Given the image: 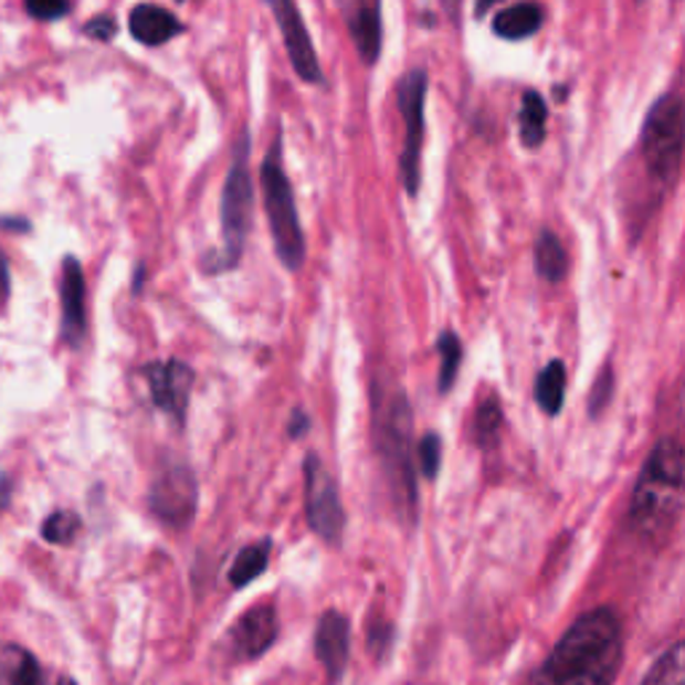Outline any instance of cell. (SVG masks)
Returning <instances> with one entry per match:
<instances>
[{
	"label": "cell",
	"mask_w": 685,
	"mask_h": 685,
	"mask_svg": "<svg viewBox=\"0 0 685 685\" xmlns=\"http://www.w3.org/2000/svg\"><path fill=\"white\" fill-rule=\"evenodd\" d=\"M621 624L611 608L583 613L525 685H611L621 664Z\"/></svg>",
	"instance_id": "1"
},
{
	"label": "cell",
	"mask_w": 685,
	"mask_h": 685,
	"mask_svg": "<svg viewBox=\"0 0 685 685\" xmlns=\"http://www.w3.org/2000/svg\"><path fill=\"white\" fill-rule=\"evenodd\" d=\"M683 509V447L675 436L658 442L634 487L630 523L649 544H667Z\"/></svg>",
	"instance_id": "2"
},
{
	"label": "cell",
	"mask_w": 685,
	"mask_h": 685,
	"mask_svg": "<svg viewBox=\"0 0 685 685\" xmlns=\"http://www.w3.org/2000/svg\"><path fill=\"white\" fill-rule=\"evenodd\" d=\"M376 445L383 463L386 482L402 519H415V472H412V410L402 394L386 399L378 415Z\"/></svg>",
	"instance_id": "3"
},
{
	"label": "cell",
	"mask_w": 685,
	"mask_h": 685,
	"mask_svg": "<svg viewBox=\"0 0 685 685\" xmlns=\"http://www.w3.org/2000/svg\"><path fill=\"white\" fill-rule=\"evenodd\" d=\"M260 186H263L265 214H268L276 257L282 260L284 268L297 271L306 260V239H303L301 218H297L295 193H292L287 171H284L282 131L276 135L263 167H260Z\"/></svg>",
	"instance_id": "4"
},
{
	"label": "cell",
	"mask_w": 685,
	"mask_h": 685,
	"mask_svg": "<svg viewBox=\"0 0 685 685\" xmlns=\"http://www.w3.org/2000/svg\"><path fill=\"white\" fill-rule=\"evenodd\" d=\"M250 135H241L239 143L233 145L231 169H228V180L223 190V250L214 257L212 271H231L236 268L241 252H244L246 233L252 225V207H255V188H252L250 177Z\"/></svg>",
	"instance_id": "5"
},
{
	"label": "cell",
	"mask_w": 685,
	"mask_h": 685,
	"mask_svg": "<svg viewBox=\"0 0 685 685\" xmlns=\"http://www.w3.org/2000/svg\"><path fill=\"white\" fill-rule=\"evenodd\" d=\"M640 148H643V161L653 180L667 188L677 177L683 154V105L677 94H664L651 107L643 124Z\"/></svg>",
	"instance_id": "6"
},
{
	"label": "cell",
	"mask_w": 685,
	"mask_h": 685,
	"mask_svg": "<svg viewBox=\"0 0 685 685\" xmlns=\"http://www.w3.org/2000/svg\"><path fill=\"white\" fill-rule=\"evenodd\" d=\"M426 86L429 78L423 70H410L402 81H399L397 99L399 113L404 118V145L402 158H399V177H402V188L408 196L418 193L421 186V148H423V126H426V116H423V105H426Z\"/></svg>",
	"instance_id": "7"
},
{
	"label": "cell",
	"mask_w": 685,
	"mask_h": 685,
	"mask_svg": "<svg viewBox=\"0 0 685 685\" xmlns=\"http://www.w3.org/2000/svg\"><path fill=\"white\" fill-rule=\"evenodd\" d=\"M303 474H306V512L310 528L335 544L342 536V528H346V512L340 506L338 485L329 477L319 455L314 453H308Z\"/></svg>",
	"instance_id": "8"
},
{
	"label": "cell",
	"mask_w": 685,
	"mask_h": 685,
	"mask_svg": "<svg viewBox=\"0 0 685 685\" xmlns=\"http://www.w3.org/2000/svg\"><path fill=\"white\" fill-rule=\"evenodd\" d=\"M265 3L274 11V19L278 30H282L284 46H287L295 73L301 75L306 84H322L325 75H322L319 56H316V49L314 43H310V35L306 24H303V17L301 11H297L295 0H265Z\"/></svg>",
	"instance_id": "9"
},
{
	"label": "cell",
	"mask_w": 685,
	"mask_h": 685,
	"mask_svg": "<svg viewBox=\"0 0 685 685\" xmlns=\"http://www.w3.org/2000/svg\"><path fill=\"white\" fill-rule=\"evenodd\" d=\"M150 509L158 519L175 528H186L196 514V479L188 466H169L154 482Z\"/></svg>",
	"instance_id": "10"
},
{
	"label": "cell",
	"mask_w": 685,
	"mask_h": 685,
	"mask_svg": "<svg viewBox=\"0 0 685 685\" xmlns=\"http://www.w3.org/2000/svg\"><path fill=\"white\" fill-rule=\"evenodd\" d=\"M145 378H148L156 408H161L175 421H186L190 389H193V370L186 361H156L145 370Z\"/></svg>",
	"instance_id": "11"
},
{
	"label": "cell",
	"mask_w": 685,
	"mask_h": 685,
	"mask_svg": "<svg viewBox=\"0 0 685 685\" xmlns=\"http://www.w3.org/2000/svg\"><path fill=\"white\" fill-rule=\"evenodd\" d=\"M342 22L348 24L354 43H357L359 60L365 65H376L383 43V17H380V0H338Z\"/></svg>",
	"instance_id": "12"
},
{
	"label": "cell",
	"mask_w": 685,
	"mask_h": 685,
	"mask_svg": "<svg viewBox=\"0 0 685 685\" xmlns=\"http://www.w3.org/2000/svg\"><path fill=\"white\" fill-rule=\"evenodd\" d=\"M60 301H62V338L70 346H78L86 335V278L84 268L73 255L62 260L60 278Z\"/></svg>",
	"instance_id": "13"
},
{
	"label": "cell",
	"mask_w": 685,
	"mask_h": 685,
	"mask_svg": "<svg viewBox=\"0 0 685 685\" xmlns=\"http://www.w3.org/2000/svg\"><path fill=\"white\" fill-rule=\"evenodd\" d=\"M276 634H278V624H276L274 608L257 605V608H250V611H246L244 616L233 624L228 640H231L233 656L250 662V658L263 656V653L274 645Z\"/></svg>",
	"instance_id": "14"
},
{
	"label": "cell",
	"mask_w": 685,
	"mask_h": 685,
	"mask_svg": "<svg viewBox=\"0 0 685 685\" xmlns=\"http://www.w3.org/2000/svg\"><path fill=\"white\" fill-rule=\"evenodd\" d=\"M348 645H351L348 619L338 611H327L316 626V656L327 670L329 681H340V675L346 672Z\"/></svg>",
	"instance_id": "15"
},
{
	"label": "cell",
	"mask_w": 685,
	"mask_h": 685,
	"mask_svg": "<svg viewBox=\"0 0 685 685\" xmlns=\"http://www.w3.org/2000/svg\"><path fill=\"white\" fill-rule=\"evenodd\" d=\"M129 30L145 46H164L171 38L182 33V24L161 6L139 3L129 14Z\"/></svg>",
	"instance_id": "16"
},
{
	"label": "cell",
	"mask_w": 685,
	"mask_h": 685,
	"mask_svg": "<svg viewBox=\"0 0 685 685\" xmlns=\"http://www.w3.org/2000/svg\"><path fill=\"white\" fill-rule=\"evenodd\" d=\"M541 19H544L541 6L525 0V3H517L512 6V9L500 11V14L493 19V30H496V35L504 38V41H523V38L538 33Z\"/></svg>",
	"instance_id": "17"
},
{
	"label": "cell",
	"mask_w": 685,
	"mask_h": 685,
	"mask_svg": "<svg viewBox=\"0 0 685 685\" xmlns=\"http://www.w3.org/2000/svg\"><path fill=\"white\" fill-rule=\"evenodd\" d=\"M566 365L560 359L549 361L547 367L541 370V376L536 378V402L547 415H557L562 410V402H566Z\"/></svg>",
	"instance_id": "18"
},
{
	"label": "cell",
	"mask_w": 685,
	"mask_h": 685,
	"mask_svg": "<svg viewBox=\"0 0 685 685\" xmlns=\"http://www.w3.org/2000/svg\"><path fill=\"white\" fill-rule=\"evenodd\" d=\"M547 137V103L538 92H525L519 107V139L525 148L536 150Z\"/></svg>",
	"instance_id": "19"
},
{
	"label": "cell",
	"mask_w": 685,
	"mask_h": 685,
	"mask_svg": "<svg viewBox=\"0 0 685 685\" xmlns=\"http://www.w3.org/2000/svg\"><path fill=\"white\" fill-rule=\"evenodd\" d=\"M536 271L551 284L562 282L568 274L566 246L551 231H541V236L536 239Z\"/></svg>",
	"instance_id": "20"
},
{
	"label": "cell",
	"mask_w": 685,
	"mask_h": 685,
	"mask_svg": "<svg viewBox=\"0 0 685 685\" xmlns=\"http://www.w3.org/2000/svg\"><path fill=\"white\" fill-rule=\"evenodd\" d=\"M268 557H271L268 541L250 544V547H244L236 555V560H233L228 579H231L233 587H246V583L255 581L257 576L263 573L265 568H268Z\"/></svg>",
	"instance_id": "21"
},
{
	"label": "cell",
	"mask_w": 685,
	"mask_h": 685,
	"mask_svg": "<svg viewBox=\"0 0 685 685\" xmlns=\"http://www.w3.org/2000/svg\"><path fill=\"white\" fill-rule=\"evenodd\" d=\"M683 662H685L683 643H675L656 664H653L649 675H645L643 685H683L685 681Z\"/></svg>",
	"instance_id": "22"
},
{
	"label": "cell",
	"mask_w": 685,
	"mask_h": 685,
	"mask_svg": "<svg viewBox=\"0 0 685 685\" xmlns=\"http://www.w3.org/2000/svg\"><path fill=\"white\" fill-rule=\"evenodd\" d=\"M500 423H504V412H500V402L496 397H487L479 404L477 415H474V440L479 447H493L498 440Z\"/></svg>",
	"instance_id": "23"
},
{
	"label": "cell",
	"mask_w": 685,
	"mask_h": 685,
	"mask_svg": "<svg viewBox=\"0 0 685 685\" xmlns=\"http://www.w3.org/2000/svg\"><path fill=\"white\" fill-rule=\"evenodd\" d=\"M6 662H9V667H6V685H43L41 664H38L33 653L11 649Z\"/></svg>",
	"instance_id": "24"
},
{
	"label": "cell",
	"mask_w": 685,
	"mask_h": 685,
	"mask_svg": "<svg viewBox=\"0 0 685 685\" xmlns=\"http://www.w3.org/2000/svg\"><path fill=\"white\" fill-rule=\"evenodd\" d=\"M440 357H442V370H440V391L445 394V391L453 389L455 383V376H459V367H461V359H463V348H461V340L455 333H442L440 338Z\"/></svg>",
	"instance_id": "25"
},
{
	"label": "cell",
	"mask_w": 685,
	"mask_h": 685,
	"mask_svg": "<svg viewBox=\"0 0 685 685\" xmlns=\"http://www.w3.org/2000/svg\"><path fill=\"white\" fill-rule=\"evenodd\" d=\"M81 530V519L75 512H54L52 517L43 523V538L49 544H60V547H67L73 544V538L78 536Z\"/></svg>",
	"instance_id": "26"
},
{
	"label": "cell",
	"mask_w": 685,
	"mask_h": 685,
	"mask_svg": "<svg viewBox=\"0 0 685 685\" xmlns=\"http://www.w3.org/2000/svg\"><path fill=\"white\" fill-rule=\"evenodd\" d=\"M418 459H421V468L429 479L436 477L440 472V463H442V442L436 434H426L423 436L421 447H418Z\"/></svg>",
	"instance_id": "27"
},
{
	"label": "cell",
	"mask_w": 685,
	"mask_h": 685,
	"mask_svg": "<svg viewBox=\"0 0 685 685\" xmlns=\"http://www.w3.org/2000/svg\"><path fill=\"white\" fill-rule=\"evenodd\" d=\"M24 9L41 22H56L70 11V0H24Z\"/></svg>",
	"instance_id": "28"
},
{
	"label": "cell",
	"mask_w": 685,
	"mask_h": 685,
	"mask_svg": "<svg viewBox=\"0 0 685 685\" xmlns=\"http://www.w3.org/2000/svg\"><path fill=\"white\" fill-rule=\"evenodd\" d=\"M116 19L113 17H94L92 22H86V28H84V33L88 35V38H94V41H99V43H107V41H113V38H116Z\"/></svg>",
	"instance_id": "29"
},
{
	"label": "cell",
	"mask_w": 685,
	"mask_h": 685,
	"mask_svg": "<svg viewBox=\"0 0 685 685\" xmlns=\"http://www.w3.org/2000/svg\"><path fill=\"white\" fill-rule=\"evenodd\" d=\"M11 295V274H9V263H6L3 252H0V308H6Z\"/></svg>",
	"instance_id": "30"
},
{
	"label": "cell",
	"mask_w": 685,
	"mask_h": 685,
	"mask_svg": "<svg viewBox=\"0 0 685 685\" xmlns=\"http://www.w3.org/2000/svg\"><path fill=\"white\" fill-rule=\"evenodd\" d=\"M11 491H14V485H11V479L6 477L3 472H0V512H3L6 506H9V500H11Z\"/></svg>",
	"instance_id": "31"
},
{
	"label": "cell",
	"mask_w": 685,
	"mask_h": 685,
	"mask_svg": "<svg viewBox=\"0 0 685 685\" xmlns=\"http://www.w3.org/2000/svg\"><path fill=\"white\" fill-rule=\"evenodd\" d=\"M496 3H500V0H477V11H474V14H477V17H485L487 11H491Z\"/></svg>",
	"instance_id": "32"
},
{
	"label": "cell",
	"mask_w": 685,
	"mask_h": 685,
	"mask_svg": "<svg viewBox=\"0 0 685 685\" xmlns=\"http://www.w3.org/2000/svg\"><path fill=\"white\" fill-rule=\"evenodd\" d=\"M0 228H19V231H28V223L24 220H0Z\"/></svg>",
	"instance_id": "33"
},
{
	"label": "cell",
	"mask_w": 685,
	"mask_h": 685,
	"mask_svg": "<svg viewBox=\"0 0 685 685\" xmlns=\"http://www.w3.org/2000/svg\"><path fill=\"white\" fill-rule=\"evenodd\" d=\"M297 429H301V431L306 429V415H301V412H297V415H295V426H292V436L297 434Z\"/></svg>",
	"instance_id": "34"
},
{
	"label": "cell",
	"mask_w": 685,
	"mask_h": 685,
	"mask_svg": "<svg viewBox=\"0 0 685 685\" xmlns=\"http://www.w3.org/2000/svg\"><path fill=\"white\" fill-rule=\"evenodd\" d=\"M459 3H461V0H445V6H447V9H450V6H453V11L459 9Z\"/></svg>",
	"instance_id": "35"
},
{
	"label": "cell",
	"mask_w": 685,
	"mask_h": 685,
	"mask_svg": "<svg viewBox=\"0 0 685 685\" xmlns=\"http://www.w3.org/2000/svg\"><path fill=\"white\" fill-rule=\"evenodd\" d=\"M56 685H78V683H75V681H70V677H62V681L56 683Z\"/></svg>",
	"instance_id": "36"
},
{
	"label": "cell",
	"mask_w": 685,
	"mask_h": 685,
	"mask_svg": "<svg viewBox=\"0 0 685 685\" xmlns=\"http://www.w3.org/2000/svg\"><path fill=\"white\" fill-rule=\"evenodd\" d=\"M180 3H182V0H180Z\"/></svg>",
	"instance_id": "37"
}]
</instances>
